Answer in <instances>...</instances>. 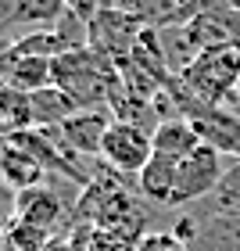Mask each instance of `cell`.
<instances>
[{"mask_svg":"<svg viewBox=\"0 0 240 251\" xmlns=\"http://www.w3.org/2000/svg\"><path fill=\"white\" fill-rule=\"evenodd\" d=\"M54 86L65 90L79 104V111L108 108L111 90H115V65L94 47L68 50L61 58H54Z\"/></svg>","mask_w":240,"mask_h":251,"instance_id":"1","label":"cell"},{"mask_svg":"<svg viewBox=\"0 0 240 251\" xmlns=\"http://www.w3.org/2000/svg\"><path fill=\"white\" fill-rule=\"evenodd\" d=\"M151 154H154V133H147L144 126L122 122V119L108 126L104 144H100V162L115 169L119 176L136 179L144 173V165L151 162Z\"/></svg>","mask_w":240,"mask_h":251,"instance_id":"2","label":"cell"},{"mask_svg":"<svg viewBox=\"0 0 240 251\" xmlns=\"http://www.w3.org/2000/svg\"><path fill=\"white\" fill-rule=\"evenodd\" d=\"M226 154H219L212 144H201L179 162V173H176V187H172V204L168 208H183V204H193V201H204L212 198L222 183V173H226Z\"/></svg>","mask_w":240,"mask_h":251,"instance_id":"3","label":"cell"},{"mask_svg":"<svg viewBox=\"0 0 240 251\" xmlns=\"http://www.w3.org/2000/svg\"><path fill=\"white\" fill-rule=\"evenodd\" d=\"M111 122H115L111 108H94V111H75L65 126H54V129H43V133L68 158L94 165V162H100V144H104V133H108Z\"/></svg>","mask_w":240,"mask_h":251,"instance_id":"4","label":"cell"},{"mask_svg":"<svg viewBox=\"0 0 240 251\" xmlns=\"http://www.w3.org/2000/svg\"><path fill=\"white\" fill-rule=\"evenodd\" d=\"M140 32H144V25L133 22L125 11L104 7L94 22H90V47H94L97 54H104L111 65H119V61H125L133 54Z\"/></svg>","mask_w":240,"mask_h":251,"instance_id":"5","label":"cell"},{"mask_svg":"<svg viewBox=\"0 0 240 251\" xmlns=\"http://www.w3.org/2000/svg\"><path fill=\"white\" fill-rule=\"evenodd\" d=\"M187 119L204 144H212L219 154L240 158V115L237 111H230L226 104H197Z\"/></svg>","mask_w":240,"mask_h":251,"instance_id":"6","label":"cell"},{"mask_svg":"<svg viewBox=\"0 0 240 251\" xmlns=\"http://www.w3.org/2000/svg\"><path fill=\"white\" fill-rule=\"evenodd\" d=\"M0 183L11 187L15 194L22 190H32V187H43L47 183V169L36 154H29L25 147H18L15 140H0Z\"/></svg>","mask_w":240,"mask_h":251,"instance_id":"7","label":"cell"},{"mask_svg":"<svg viewBox=\"0 0 240 251\" xmlns=\"http://www.w3.org/2000/svg\"><path fill=\"white\" fill-rule=\"evenodd\" d=\"M179 162L183 158H176V154L154 151L151 162L144 165V173L136 176V194H140L147 204H154V208H168V204H172V187H176Z\"/></svg>","mask_w":240,"mask_h":251,"instance_id":"8","label":"cell"},{"mask_svg":"<svg viewBox=\"0 0 240 251\" xmlns=\"http://www.w3.org/2000/svg\"><path fill=\"white\" fill-rule=\"evenodd\" d=\"M190 251H240V215L212 212L201 223Z\"/></svg>","mask_w":240,"mask_h":251,"instance_id":"9","label":"cell"},{"mask_svg":"<svg viewBox=\"0 0 240 251\" xmlns=\"http://www.w3.org/2000/svg\"><path fill=\"white\" fill-rule=\"evenodd\" d=\"M29 108H32V129L65 126L79 111V104L58 86H47V90H40V94H29Z\"/></svg>","mask_w":240,"mask_h":251,"instance_id":"10","label":"cell"},{"mask_svg":"<svg viewBox=\"0 0 240 251\" xmlns=\"http://www.w3.org/2000/svg\"><path fill=\"white\" fill-rule=\"evenodd\" d=\"M4 83L22 90V94H40V90L54 86V61L50 58H25V54H15V65H11Z\"/></svg>","mask_w":240,"mask_h":251,"instance_id":"11","label":"cell"},{"mask_svg":"<svg viewBox=\"0 0 240 251\" xmlns=\"http://www.w3.org/2000/svg\"><path fill=\"white\" fill-rule=\"evenodd\" d=\"M201 144L204 140L190 126V119H165L154 129V151H165V154H176V158H187L193 147H201Z\"/></svg>","mask_w":240,"mask_h":251,"instance_id":"12","label":"cell"},{"mask_svg":"<svg viewBox=\"0 0 240 251\" xmlns=\"http://www.w3.org/2000/svg\"><path fill=\"white\" fill-rule=\"evenodd\" d=\"M32 129V108H29V94L0 83V136H15Z\"/></svg>","mask_w":240,"mask_h":251,"instance_id":"13","label":"cell"},{"mask_svg":"<svg viewBox=\"0 0 240 251\" xmlns=\"http://www.w3.org/2000/svg\"><path fill=\"white\" fill-rule=\"evenodd\" d=\"M65 15L61 0H18L15 7V25H32V29H50Z\"/></svg>","mask_w":240,"mask_h":251,"instance_id":"14","label":"cell"},{"mask_svg":"<svg viewBox=\"0 0 240 251\" xmlns=\"http://www.w3.org/2000/svg\"><path fill=\"white\" fill-rule=\"evenodd\" d=\"M50 241H54L50 230H40V226L22 223V219L11 215V223H7V248L11 251H43Z\"/></svg>","mask_w":240,"mask_h":251,"instance_id":"15","label":"cell"},{"mask_svg":"<svg viewBox=\"0 0 240 251\" xmlns=\"http://www.w3.org/2000/svg\"><path fill=\"white\" fill-rule=\"evenodd\" d=\"M215 201V212H226V215H240V158H233L222 173V183L219 190L212 194Z\"/></svg>","mask_w":240,"mask_h":251,"instance_id":"16","label":"cell"},{"mask_svg":"<svg viewBox=\"0 0 240 251\" xmlns=\"http://www.w3.org/2000/svg\"><path fill=\"white\" fill-rule=\"evenodd\" d=\"M61 4H65V11H72L75 18H83L86 25L104 11V0H61Z\"/></svg>","mask_w":240,"mask_h":251,"instance_id":"17","label":"cell"},{"mask_svg":"<svg viewBox=\"0 0 240 251\" xmlns=\"http://www.w3.org/2000/svg\"><path fill=\"white\" fill-rule=\"evenodd\" d=\"M43 251H86V244H79L72 233H61V237H54Z\"/></svg>","mask_w":240,"mask_h":251,"instance_id":"18","label":"cell"},{"mask_svg":"<svg viewBox=\"0 0 240 251\" xmlns=\"http://www.w3.org/2000/svg\"><path fill=\"white\" fill-rule=\"evenodd\" d=\"M7 223H11V219H0V251H11V248H7Z\"/></svg>","mask_w":240,"mask_h":251,"instance_id":"19","label":"cell"},{"mask_svg":"<svg viewBox=\"0 0 240 251\" xmlns=\"http://www.w3.org/2000/svg\"><path fill=\"white\" fill-rule=\"evenodd\" d=\"M0 140H4V136H0Z\"/></svg>","mask_w":240,"mask_h":251,"instance_id":"20","label":"cell"}]
</instances>
